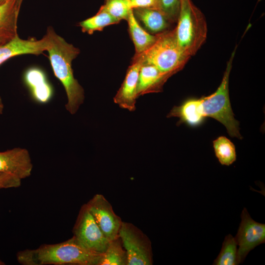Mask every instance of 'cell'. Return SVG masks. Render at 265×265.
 I'll list each match as a JSON object with an SVG mask.
<instances>
[{"instance_id":"1","label":"cell","mask_w":265,"mask_h":265,"mask_svg":"<svg viewBox=\"0 0 265 265\" xmlns=\"http://www.w3.org/2000/svg\"><path fill=\"white\" fill-rule=\"evenodd\" d=\"M43 37L54 74L62 83L67 95L65 108L70 114H75L85 98L84 89L75 78L72 66L73 60L80 51L57 34L52 26L48 27Z\"/></svg>"},{"instance_id":"2","label":"cell","mask_w":265,"mask_h":265,"mask_svg":"<svg viewBox=\"0 0 265 265\" xmlns=\"http://www.w3.org/2000/svg\"><path fill=\"white\" fill-rule=\"evenodd\" d=\"M101 255L88 250L73 236L61 242L18 251L16 259L22 265H98Z\"/></svg>"},{"instance_id":"3","label":"cell","mask_w":265,"mask_h":265,"mask_svg":"<svg viewBox=\"0 0 265 265\" xmlns=\"http://www.w3.org/2000/svg\"><path fill=\"white\" fill-rule=\"evenodd\" d=\"M156 35L154 43L144 52L135 54L132 59L139 61L142 65H153L172 76L183 68L189 57L179 45L175 28Z\"/></svg>"},{"instance_id":"4","label":"cell","mask_w":265,"mask_h":265,"mask_svg":"<svg viewBox=\"0 0 265 265\" xmlns=\"http://www.w3.org/2000/svg\"><path fill=\"white\" fill-rule=\"evenodd\" d=\"M177 22L175 30L178 43L190 57L197 53L207 38L205 18L191 0H180Z\"/></svg>"},{"instance_id":"5","label":"cell","mask_w":265,"mask_h":265,"mask_svg":"<svg viewBox=\"0 0 265 265\" xmlns=\"http://www.w3.org/2000/svg\"><path fill=\"white\" fill-rule=\"evenodd\" d=\"M235 51L227 63L222 81L216 91L200 100L205 117L216 119L225 126L230 136L241 139L239 122L234 118L229 95V79Z\"/></svg>"},{"instance_id":"6","label":"cell","mask_w":265,"mask_h":265,"mask_svg":"<svg viewBox=\"0 0 265 265\" xmlns=\"http://www.w3.org/2000/svg\"><path fill=\"white\" fill-rule=\"evenodd\" d=\"M118 237L128 257L127 265H152V243L148 237L131 223L123 221Z\"/></svg>"},{"instance_id":"7","label":"cell","mask_w":265,"mask_h":265,"mask_svg":"<svg viewBox=\"0 0 265 265\" xmlns=\"http://www.w3.org/2000/svg\"><path fill=\"white\" fill-rule=\"evenodd\" d=\"M73 236L90 251L98 254L105 252L109 240L103 234L86 204L81 207L73 226Z\"/></svg>"},{"instance_id":"8","label":"cell","mask_w":265,"mask_h":265,"mask_svg":"<svg viewBox=\"0 0 265 265\" xmlns=\"http://www.w3.org/2000/svg\"><path fill=\"white\" fill-rule=\"evenodd\" d=\"M241 222L234 237L238 248L237 265L242 263L249 252L265 242V224L253 220L245 208L240 215Z\"/></svg>"},{"instance_id":"9","label":"cell","mask_w":265,"mask_h":265,"mask_svg":"<svg viewBox=\"0 0 265 265\" xmlns=\"http://www.w3.org/2000/svg\"><path fill=\"white\" fill-rule=\"evenodd\" d=\"M101 231L109 240L118 237L122 220L116 215L111 204L101 194H96L86 203Z\"/></svg>"},{"instance_id":"10","label":"cell","mask_w":265,"mask_h":265,"mask_svg":"<svg viewBox=\"0 0 265 265\" xmlns=\"http://www.w3.org/2000/svg\"><path fill=\"white\" fill-rule=\"evenodd\" d=\"M32 169L31 157L26 149L16 147L0 152V172L22 180L30 176Z\"/></svg>"},{"instance_id":"11","label":"cell","mask_w":265,"mask_h":265,"mask_svg":"<svg viewBox=\"0 0 265 265\" xmlns=\"http://www.w3.org/2000/svg\"><path fill=\"white\" fill-rule=\"evenodd\" d=\"M141 66L139 61L132 59L124 80L113 98L114 103L120 107L130 111H133L136 108L138 80Z\"/></svg>"},{"instance_id":"12","label":"cell","mask_w":265,"mask_h":265,"mask_svg":"<svg viewBox=\"0 0 265 265\" xmlns=\"http://www.w3.org/2000/svg\"><path fill=\"white\" fill-rule=\"evenodd\" d=\"M45 51L43 37L40 40L34 38H21L18 34L6 43L0 45V65L14 56L26 54L39 55Z\"/></svg>"},{"instance_id":"13","label":"cell","mask_w":265,"mask_h":265,"mask_svg":"<svg viewBox=\"0 0 265 265\" xmlns=\"http://www.w3.org/2000/svg\"><path fill=\"white\" fill-rule=\"evenodd\" d=\"M33 99L38 103H48L53 97V90L45 73L38 68L27 70L24 76Z\"/></svg>"},{"instance_id":"14","label":"cell","mask_w":265,"mask_h":265,"mask_svg":"<svg viewBox=\"0 0 265 265\" xmlns=\"http://www.w3.org/2000/svg\"><path fill=\"white\" fill-rule=\"evenodd\" d=\"M171 76L161 72L153 65H142L137 83L138 97L146 94L160 91L163 85Z\"/></svg>"},{"instance_id":"15","label":"cell","mask_w":265,"mask_h":265,"mask_svg":"<svg viewBox=\"0 0 265 265\" xmlns=\"http://www.w3.org/2000/svg\"><path fill=\"white\" fill-rule=\"evenodd\" d=\"M22 1L8 0L0 5V38L9 41L18 35L17 21Z\"/></svg>"},{"instance_id":"16","label":"cell","mask_w":265,"mask_h":265,"mask_svg":"<svg viewBox=\"0 0 265 265\" xmlns=\"http://www.w3.org/2000/svg\"><path fill=\"white\" fill-rule=\"evenodd\" d=\"M167 117H178L180 122H184L192 126L199 125L205 117L200 99H189L186 101L180 106H174Z\"/></svg>"},{"instance_id":"17","label":"cell","mask_w":265,"mask_h":265,"mask_svg":"<svg viewBox=\"0 0 265 265\" xmlns=\"http://www.w3.org/2000/svg\"><path fill=\"white\" fill-rule=\"evenodd\" d=\"M138 22H140L147 31L156 34L167 30L171 23L159 10L143 8L132 9Z\"/></svg>"},{"instance_id":"18","label":"cell","mask_w":265,"mask_h":265,"mask_svg":"<svg viewBox=\"0 0 265 265\" xmlns=\"http://www.w3.org/2000/svg\"><path fill=\"white\" fill-rule=\"evenodd\" d=\"M129 31L134 44L135 54H140L148 49L156 41L157 35H152L143 28L135 19L132 9L127 20Z\"/></svg>"},{"instance_id":"19","label":"cell","mask_w":265,"mask_h":265,"mask_svg":"<svg viewBox=\"0 0 265 265\" xmlns=\"http://www.w3.org/2000/svg\"><path fill=\"white\" fill-rule=\"evenodd\" d=\"M128 257L119 237L109 240L106 250L100 256L98 265H127Z\"/></svg>"},{"instance_id":"20","label":"cell","mask_w":265,"mask_h":265,"mask_svg":"<svg viewBox=\"0 0 265 265\" xmlns=\"http://www.w3.org/2000/svg\"><path fill=\"white\" fill-rule=\"evenodd\" d=\"M120 22L107 13L99 9L94 16L80 22L79 26L83 32L92 34L95 31H101L105 27Z\"/></svg>"},{"instance_id":"21","label":"cell","mask_w":265,"mask_h":265,"mask_svg":"<svg viewBox=\"0 0 265 265\" xmlns=\"http://www.w3.org/2000/svg\"><path fill=\"white\" fill-rule=\"evenodd\" d=\"M215 154L219 162L229 166L236 161L237 156L234 144L225 136H220L213 141Z\"/></svg>"},{"instance_id":"22","label":"cell","mask_w":265,"mask_h":265,"mask_svg":"<svg viewBox=\"0 0 265 265\" xmlns=\"http://www.w3.org/2000/svg\"><path fill=\"white\" fill-rule=\"evenodd\" d=\"M235 238L227 235L222 243L221 251L214 260L213 265H237L238 247Z\"/></svg>"},{"instance_id":"23","label":"cell","mask_w":265,"mask_h":265,"mask_svg":"<svg viewBox=\"0 0 265 265\" xmlns=\"http://www.w3.org/2000/svg\"><path fill=\"white\" fill-rule=\"evenodd\" d=\"M119 21L127 20L132 10L128 0H105V3L99 9Z\"/></svg>"},{"instance_id":"24","label":"cell","mask_w":265,"mask_h":265,"mask_svg":"<svg viewBox=\"0 0 265 265\" xmlns=\"http://www.w3.org/2000/svg\"><path fill=\"white\" fill-rule=\"evenodd\" d=\"M180 0H160V12L170 22L177 21Z\"/></svg>"},{"instance_id":"25","label":"cell","mask_w":265,"mask_h":265,"mask_svg":"<svg viewBox=\"0 0 265 265\" xmlns=\"http://www.w3.org/2000/svg\"><path fill=\"white\" fill-rule=\"evenodd\" d=\"M22 180L16 176L0 172V189L17 188L21 186Z\"/></svg>"},{"instance_id":"26","label":"cell","mask_w":265,"mask_h":265,"mask_svg":"<svg viewBox=\"0 0 265 265\" xmlns=\"http://www.w3.org/2000/svg\"><path fill=\"white\" fill-rule=\"evenodd\" d=\"M128 1L132 9L143 8L160 11V0H128Z\"/></svg>"},{"instance_id":"27","label":"cell","mask_w":265,"mask_h":265,"mask_svg":"<svg viewBox=\"0 0 265 265\" xmlns=\"http://www.w3.org/2000/svg\"><path fill=\"white\" fill-rule=\"evenodd\" d=\"M3 109H4V105H3L2 99L0 97V115L2 114Z\"/></svg>"},{"instance_id":"28","label":"cell","mask_w":265,"mask_h":265,"mask_svg":"<svg viewBox=\"0 0 265 265\" xmlns=\"http://www.w3.org/2000/svg\"><path fill=\"white\" fill-rule=\"evenodd\" d=\"M7 41H7V40H6L5 39H3L0 38V45L4 44V43H6Z\"/></svg>"},{"instance_id":"29","label":"cell","mask_w":265,"mask_h":265,"mask_svg":"<svg viewBox=\"0 0 265 265\" xmlns=\"http://www.w3.org/2000/svg\"><path fill=\"white\" fill-rule=\"evenodd\" d=\"M8 0H0V5H1L6 2Z\"/></svg>"},{"instance_id":"30","label":"cell","mask_w":265,"mask_h":265,"mask_svg":"<svg viewBox=\"0 0 265 265\" xmlns=\"http://www.w3.org/2000/svg\"><path fill=\"white\" fill-rule=\"evenodd\" d=\"M5 265V262L3 261L0 258V265Z\"/></svg>"},{"instance_id":"31","label":"cell","mask_w":265,"mask_h":265,"mask_svg":"<svg viewBox=\"0 0 265 265\" xmlns=\"http://www.w3.org/2000/svg\"><path fill=\"white\" fill-rule=\"evenodd\" d=\"M21 0L23 1V0Z\"/></svg>"}]
</instances>
